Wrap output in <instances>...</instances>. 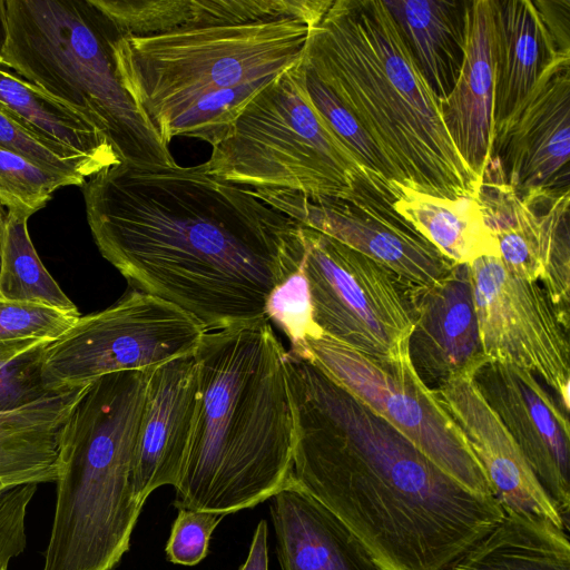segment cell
<instances>
[{
  "label": "cell",
  "instance_id": "obj_1",
  "mask_svg": "<svg viewBox=\"0 0 570 570\" xmlns=\"http://www.w3.org/2000/svg\"><path fill=\"white\" fill-rule=\"evenodd\" d=\"M101 255L137 291L206 332L266 317L272 291L299 268L301 225L204 164L122 160L81 186Z\"/></svg>",
  "mask_w": 570,
  "mask_h": 570
},
{
  "label": "cell",
  "instance_id": "obj_2",
  "mask_svg": "<svg viewBox=\"0 0 570 570\" xmlns=\"http://www.w3.org/2000/svg\"><path fill=\"white\" fill-rule=\"evenodd\" d=\"M293 475L364 543L382 570H446L504 517L394 426L291 351Z\"/></svg>",
  "mask_w": 570,
  "mask_h": 570
},
{
  "label": "cell",
  "instance_id": "obj_3",
  "mask_svg": "<svg viewBox=\"0 0 570 570\" xmlns=\"http://www.w3.org/2000/svg\"><path fill=\"white\" fill-rule=\"evenodd\" d=\"M283 344L268 318L206 332L198 403L175 507L220 514L271 499L293 475Z\"/></svg>",
  "mask_w": 570,
  "mask_h": 570
},
{
  "label": "cell",
  "instance_id": "obj_4",
  "mask_svg": "<svg viewBox=\"0 0 570 570\" xmlns=\"http://www.w3.org/2000/svg\"><path fill=\"white\" fill-rule=\"evenodd\" d=\"M303 61L358 120L401 186L478 200L482 179L458 153L436 97L381 0H333Z\"/></svg>",
  "mask_w": 570,
  "mask_h": 570
},
{
  "label": "cell",
  "instance_id": "obj_5",
  "mask_svg": "<svg viewBox=\"0 0 570 570\" xmlns=\"http://www.w3.org/2000/svg\"><path fill=\"white\" fill-rule=\"evenodd\" d=\"M313 27L282 18L118 36L111 49L122 87L165 145L186 136L214 147L254 96L302 59Z\"/></svg>",
  "mask_w": 570,
  "mask_h": 570
},
{
  "label": "cell",
  "instance_id": "obj_6",
  "mask_svg": "<svg viewBox=\"0 0 570 570\" xmlns=\"http://www.w3.org/2000/svg\"><path fill=\"white\" fill-rule=\"evenodd\" d=\"M147 376L122 371L97 379L65 421L41 570H112L129 550L144 505L132 472Z\"/></svg>",
  "mask_w": 570,
  "mask_h": 570
},
{
  "label": "cell",
  "instance_id": "obj_7",
  "mask_svg": "<svg viewBox=\"0 0 570 570\" xmlns=\"http://www.w3.org/2000/svg\"><path fill=\"white\" fill-rule=\"evenodd\" d=\"M3 60L102 131L122 160L174 166L168 146L122 87L119 36L91 0H6Z\"/></svg>",
  "mask_w": 570,
  "mask_h": 570
},
{
  "label": "cell",
  "instance_id": "obj_8",
  "mask_svg": "<svg viewBox=\"0 0 570 570\" xmlns=\"http://www.w3.org/2000/svg\"><path fill=\"white\" fill-rule=\"evenodd\" d=\"M205 165L209 174L252 189L347 202L375 195L394 202L312 104L302 59L254 96Z\"/></svg>",
  "mask_w": 570,
  "mask_h": 570
},
{
  "label": "cell",
  "instance_id": "obj_9",
  "mask_svg": "<svg viewBox=\"0 0 570 570\" xmlns=\"http://www.w3.org/2000/svg\"><path fill=\"white\" fill-rule=\"evenodd\" d=\"M202 324L176 305L134 289L100 312L80 316L41 356L49 392L75 389L116 372H150L194 355Z\"/></svg>",
  "mask_w": 570,
  "mask_h": 570
},
{
  "label": "cell",
  "instance_id": "obj_10",
  "mask_svg": "<svg viewBox=\"0 0 570 570\" xmlns=\"http://www.w3.org/2000/svg\"><path fill=\"white\" fill-rule=\"evenodd\" d=\"M301 268L324 335L379 361L409 356L414 327L406 291L370 257L301 225Z\"/></svg>",
  "mask_w": 570,
  "mask_h": 570
},
{
  "label": "cell",
  "instance_id": "obj_11",
  "mask_svg": "<svg viewBox=\"0 0 570 570\" xmlns=\"http://www.w3.org/2000/svg\"><path fill=\"white\" fill-rule=\"evenodd\" d=\"M306 348L308 357L328 376L401 432L445 474L473 493L493 497L462 431L434 390L419 376L410 355L379 361L324 334L308 338Z\"/></svg>",
  "mask_w": 570,
  "mask_h": 570
},
{
  "label": "cell",
  "instance_id": "obj_12",
  "mask_svg": "<svg viewBox=\"0 0 570 570\" xmlns=\"http://www.w3.org/2000/svg\"><path fill=\"white\" fill-rule=\"evenodd\" d=\"M469 267L484 356L540 377L569 413V331L542 286L515 275L499 257H480Z\"/></svg>",
  "mask_w": 570,
  "mask_h": 570
},
{
  "label": "cell",
  "instance_id": "obj_13",
  "mask_svg": "<svg viewBox=\"0 0 570 570\" xmlns=\"http://www.w3.org/2000/svg\"><path fill=\"white\" fill-rule=\"evenodd\" d=\"M253 190L266 205L299 225L323 233L385 267L407 295L436 283L455 265L405 222L392 203L379 196L347 202L291 189Z\"/></svg>",
  "mask_w": 570,
  "mask_h": 570
},
{
  "label": "cell",
  "instance_id": "obj_14",
  "mask_svg": "<svg viewBox=\"0 0 570 570\" xmlns=\"http://www.w3.org/2000/svg\"><path fill=\"white\" fill-rule=\"evenodd\" d=\"M570 190L518 196L507 183L499 160L487 165L480 203L499 245V258L518 276L542 286L569 331Z\"/></svg>",
  "mask_w": 570,
  "mask_h": 570
},
{
  "label": "cell",
  "instance_id": "obj_15",
  "mask_svg": "<svg viewBox=\"0 0 570 570\" xmlns=\"http://www.w3.org/2000/svg\"><path fill=\"white\" fill-rule=\"evenodd\" d=\"M570 57L550 66L493 129L492 156L518 196L569 190Z\"/></svg>",
  "mask_w": 570,
  "mask_h": 570
},
{
  "label": "cell",
  "instance_id": "obj_16",
  "mask_svg": "<svg viewBox=\"0 0 570 570\" xmlns=\"http://www.w3.org/2000/svg\"><path fill=\"white\" fill-rule=\"evenodd\" d=\"M474 380L521 449L539 483L569 522L568 413L538 377L515 365L488 360L478 368Z\"/></svg>",
  "mask_w": 570,
  "mask_h": 570
},
{
  "label": "cell",
  "instance_id": "obj_17",
  "mask_svg": "<svg viewBox=\"0 0 570 570\" xmlns=\"http://www.w3.org/2000/svg\"><path fill=\"white\" fill-rule=\"evenodd\" d=\"M480 462L504 513H527L569 530L521 449L482 395L472 373L454 375L433 389Z\"/></svg>",
  "mask_w": 570,
  "mask_h": 570
},
{
  "label": "cell",
  "instance_id": "obj_18",
  "mask_svg": "<svg viewBox=\"0 0 570 570\" xmlns=\"http://www.w3.org/2000/svg\"><path fill=\"white\" fill-rule=\"evenodd\" d=\"M409 298L414 318L409 354L422 381L434 389L454 375L475 374L488 358L482 352L469 264H455Z\"/></svg>",
  "mask_w": 570,
  "mask_h": 570
},
{
  "label": "cell",
  "instance_id": "obj_19",
  "mask_svg": "<svg viewBox=\"0 0 570 570\" xmlns=\"http://www.w3.org/2000/svg\"><path fill=\"white\" fill-rule=\"evenodd\" d=\"M197 403L194 355L170 360L148 372L132 472L134 495L140 503L160 487L177 485L188 453Z\"/></svg>",
  "mask_w": 570,
  "mask_h": 570
},
{
  "label": "cell",
  "instance_id": "obj_20",
  "mask_svg": "<svg viewBox=\"0 0 570 570\" xmlns=\"http://www.w3.org/2000/svg\"><path fill=\"white\" fill-rule=\"evenodd\" d=\"M493 129L532 91L543 72L570 57L543 1L492 0Z\"/></svg>",
  "mask_w": 570,
  "mask_h": 570
},
{
  "label": "cell",
  "instance_id": "obj_21",
  "mask_svg": "<svg viewBox=\"0 0 570 570\" xmlns=\"http://www.w3.org/2000/svg\"><path fill=\"white\" fill-rule=\"evenodd\" d=\"M440 105L458 153L482 179L493 145L492 0L465 1L463 62L452 91Z\"/></svg>",
  "mask_w": 570,
  "mask_h": 570
},
{
  "label": "cell",
  "instance_id": "obj_22",
  "mask_svg": "<svg viewBox=\"0 0 570 570\" xmlns=\"http://www.w3.org/2000/svg\"><path fill=\"white\" fill-rule=\"evenodd\" d=\"M271 499L282 570H382L364 543L294 475Z\"/></svg>",
  "mask_w": 570,
  "mask_h": 570
},
{
  "label": "cell",
  "instance_id": "obj_23",
  "mask_svg": "<svg viewBox=\"0 0 570 570\" xmlns=\"http://www.w3.org/2000/svg\"><path fill=\"white\" fill-rule=\"evenodd\" d=\"M333 0H91L119 36L282 18L317 24Z\"/></svg>",
  "mask_w": 570,
  "mask_h": 570
},
{
  "label": "cell",
  "instance_id": "obj_24",
  "mask_svg": "<svg viewBox=\"0 0 570 570\" xmlns=\"http://www.w3.org/2000/svg\"><path fill=\"white\" fill-rule=\"evenodd\" d=\"M0 111L97 174L122 161L108 137L68 105L19 76L0 56Z\"/></svg>",
  "mask_w": 570,
  "mask_h": 570
},
{
  "label": "cell",
  "instance_id": "obj_25",
  "mask_svg": "<svg viewBox=\"0 0 570 570\" xmlns=\"http://www.w3.org/2000/svg\"><path fill=\"white\" fill-rule=\"evenodd\" d=\"M87 385L0 411V485L55 482L60 430Z\"/></svg>",
  "mask_w": 570,
  "mask_h": 570
},
{
  "label": "cell",
  "instance_id": "obj_26",
  "mask_svg": "<svg viewBox=\"0 0 570 570\" xmlns=\"http://www.w3.org/2000/svg\"><path fill=\"white\" fill-rule=\"evenodd\" d=\"M421 72L440 100L452 91L464 57L465 1H384Z\"/></svg>",
  "mask_w": 570,
  "mask_h": 570
},
{
  "label": "cell",
  "instance_id": "obj_27",
  "mask_svg": "<svg viewBox=\"0 0 570 570\" xmlns=\"http://www.w3.org/2000/svg\"><path fill=\"white\" fill-rule=\"evenodd\" d=\"M397 198L392 208L454 264L499 257L498 240L480 203L421 193L392 181Z\"/></svg>",
  "mask_w": 570,
  "mask_h": 570
},
{
  "label": "cell",
  "instance_id": "obj_28",
  "mask_svg": "<svg viewBox=\"0 0 570 570\" xmlns=\"http://www.w3.org/2000/svg\"><path fill=\"white\" fill-rule=\"evenodd\" d=\"M446 570H570L568 531L533 514L504 513Z\"/></svg>",
  "mask_w": 570,
  "mask_h": 570
},
{
  "label": "cell",
  "instance_id": "obj_29",
  "mask_svg": "<svg viewBox=\"0 0 570 570\" xmlns=\"http://www.w3.org/2000/svg\"><path fill=\"white\" fill-rule=\"evenodd\" d=\"M29 217L22 212L9 210L7 214L0 269V297L80 315L76 305L41 263L28 233Z\"/></svg>",
  "mask_w": 570,
  "mask_h": 570
},
{
  "label": "cell",
  "instance_id": "obj_30",
  "mask_svg": "<svg viewBox=\"0 0 570 570\" xmlns=\"http://www.w3.org/2000/svg\"><path fill=\"white\" fill-rule=\"evenodd\" d=\"M86 178L45 168L0 147V203L29 216L43 208L53 193L66 186H82Z\"/></svg>",
  "mask_w": 570,
  "mask_h": 570
},
{
  "label": "cell",
  "instance_id": "obj_31",
  "mask_svg": "<svg viewBox=\"0 0 570 570\" xmlns=\"http://www.w3.org/2000/svg\"><path fill=\"white\" fill-rule=\"evenodd\" d=\"M303 79L307 95L330 128L358 163L396 199L391 168L358 120L342 105L303 61Z\"/></svg>",
  "mask_w": 570,
  "mask_h": 570
},
{
  "label": "cell",
  "instance_id": "obj_32",
  "mask_svg": "<svg viewBox=\"0 0 570 570\" xmlns=\"http://www.w3.org/2000/svg\"><path fill=\"white\" fill-rule=\"evenodd\" d=\"M80 315L0 297V354L24 352L55 341Z\"/></svg>",
  "mask_w": 570,
  "mask_h": 570
},
{
  "label": "cell",
  "instance_id": "obj_33",
  "mask_svg": "<svg viewBox=\"0 0 570 570\" xmlns=\"http://www.w3.org/2000/svg\"><path fill=\"white\" fill-rule=\"evenodd\" d=\"M266 317L277 324L295 354L308 357L306 341L323 335L313 318L307 279L301 268L292 273L269 294Z\"/></svg>",
  "mask_w": 570,
  "mask_h": 570
},
{
  "label": "cell",
  "instance_id": "obj_34",
  "mask_svg": "<svg viewBox=\"0 0 570 570\" xmlns=\"http://www.w3.org/2000/svg\"><path fill=\"white\" fill-rule=\"evenodd\" d=\"M47 344L0 354V411L27 405L51 393L41 379V356Z\"/></svg>",
  "mask_w": 570,
  "mask_h": 570
},
{
  "label": "cell",
  "instance_id": "obj_35",
  "mask_svg": "<svg viewBox=\"0 0 570 570\" xmlns=\"http://www.w3.org/2000/svg\"><path fill=\"white\" fill-rule=\"evenodd\" d=\"M0 147L56 171L75 174L83 178L96 174L86 161L36 138L2 111H0Z\"/></svg>",
  "mask_w": 570,
  "mask_h": 570
},
{
  "label": "cell",
  "instance_id": "obj_36",
  "mask_svg": "<svg viewBox=\"0 0 570 570\" xmlns=\"http://www.w3.org/2000/svg\"><path fill=\"white\" fill-rule=\"evenodd\" d=\"M178 511L166 546L167 560L195 566L207 556L212 533L224 514L190 509Z\"/></svg>",
  "mask_w": 570,
  "mask_h": 570
},
{
  "label": "cell",
  "instance_id": "obj_37",
  "mask_svg": "<svg viewBox=\"0 0 570 570\" xmlns=\"http://www.w3.org/2000/svg\"><path fill=\"white\" fill-rule=\"evenodd\" d=\"M38 484L0 488V570L27 547V509Z\"/></svg>",
  "mask_w": 570,
  "mask_h": 570
},
{
  "label": "cell",
  "instance_id": "obj_38",
  "mask_svg": "<svg viewBox=\"0 0 570 570\" xmlns=\"http://www.w3.org/2000/svg\"><path fill=\"white\" fill-rule=\"evenodd\" d=\"M238 570H268L267 523L265 520L258 522L247 559Z\"/></svg>",
  "mask_w": 570,
  "mask_h": 570
},
{
  "label": "cell",
  "instance_id": "obj_39",
  "mask_svg": "<svg viewBox=\"0 0 570 570\" xmlns=\"http://www.w3.org/2000/svg\"><path fill=\"white\" fill-rule=\"evenodd\" d=\"M7 10L6 0H0V56L3 53V49L7 41Z\"/></svg>",
  "mask_w": 570,
  "mask_h": 570
},
{
  "label": "cell",
  "instance_id": "obj_40",
  "mask_svg": "<svg viewBox=\"0 0 570 570\" xmlns=\"http://www.w3.org/2000/svg\"><path fill=\"white\" fill-rule=\"evenodd\" d=\"M6 217H7V214L4 212V207L0 203V269H1V259H2V247H3V238H4V228H6Z\"/></svg>",
  "mask_w": 570,
  "mask_h": 570
},
{
  "label": "cell",
  "instance_id": "obj_41",
  "mask_svg": "<svg viewBox=\"0 0 570 570\" xmlns=\"http://www.w3.org/2000/svg\"><path fill=\"white\" fill-rule=\"evenodd\" d=\"M2 570H8V568L7 569H2Z\"/></svg>",
  "mask_w": 570,
  "mask_h": 570
},
{
  "label": "cell",
  "instance_id": "obj_42",
  "mask_svg": "<svg viewBox=\"0 0 570 570\" xmlns=\"http://www.w3.org/2000/svg\"><path fill=\"white\" fill-rule=\"evenodd\" d=\"M0 488H2V487L0 485Z\"/></svg>",
  "mask_w": 570,
  "mask_h": 570
}]
</instances>
